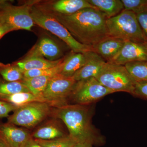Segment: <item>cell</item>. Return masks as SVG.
<instances>
[{"label": "cell", "mask_w": 147, "mask_h": 147, "mask_svg": "<svg viewBox=\"0 0 147 147\" xmlns=\"http://www.w3.org/2000/svg\"><path fill=\"white\" fill-rule=\"evenodd\" d=\"M44 7L81 44L92 47L109 36L106 24L108 18L97 9H84L66 15L53 12Z\"/></svg>", "instance_id": "obj_1"}, {"label": "cell", "mask_w": 147, "mask_h": 147, "mask_svg": "<svg viewBox=\"0 0 147 147\" xmlns=\"http://www.w3.org/2000/svg\"><path fill=\"white\" fill-rule=\"evenodd\" d=\"M56 117L62 120L68 129L69 135L77 143H101L102 138L91 123L89 110L85 105H65L56 110Z\"/></svg>", "instance_id": "obj_2"}, {"label": "cell", "mask_w": 147, "mask_h": 147, "mask_svg": "<svg viewBox=\"0 0 147 147\" xmlns=\"http://www.w3.org/2000/svg\"><path fill=\"white\" fill-rule=\"evenodd\" d=\"M37 3L32 7L30 11L34 24L49 31L63 40L72 52L85 53L92 51L91 47L78 42L47 9L43 5H37Z\"/></svg>", "instance_id": "obj_3"}, {"label": "cell", "mask_w": 147, "mask_h": 147, "mask_svg": "<svg viewBox=\"0 0 147 147\" xmlns=\"http://www.w3.org/2000/svg\"><path fill=\"white\" fill-rule=\"evenodd\" d=\"M106 24L110 36L119 38L125 42L147 41L136 14L133 11L124 10L118 15L108 18Z\"/></svg>", "instance_id": "obj_4"}, {"label": "cell", "mask_w": 147, "mask_h": 147, "mask_svg": "<svg viewBox=\"0 0 147 147\" xmlns=\"http://www.w3.org/2000/svg\"><path fill=\"white\" fill-rule=\"evenodd\" d=\"M95 78L114 93L126 92L132 95L136 82L124 65L113 63L106 62Z\"/></svg>", "instance_id": "obj_5"}, {"label": "cell", "mask_w": 147, "mask_h": 147, "mask_svg": "<svg viewBox=\"0 0 147 147\" xmlns=\"http://www.w3.org/2000/svg\"><path fill=\"white\" fill-rule=\"evenodd\" d=\"M37 2L32 1L16 6L7 1L0 0V21L10 25L15 30L32 31L34 23L31 15V9Z\"/></svg>", "instance_id": "obj_6"}, {"label": "cell", "mask_w": 147, "mask_h": 147, "mask_svg": "<svg viewBox=\"0 0 147 147\" xmlns=\"http://www.w3.org/2000/svg\"><path fill=\"white\" fill-rule=\"evenodd\" d=\"M50 105L47 102H35L18 107L8 117V123L27 128L34 127L49 115Z\"/></svg>", "instance_id": "obj_7"}, {"label": "cell", "mask_w": 147, "mask_h": 147, "mask_svg": "<svg viewBox=\"0 0 147 147\" xmlns=\"http://www.w3.org/2000/svg\"><path fill=\"white\" fill-rule=\"evenodd\" d=\"M113 93L93 77L77 82L70 96H72L77 104L86 105Z\"/></svg>", "instance_id": "obj_8"}, {"label": "cell", "mask_w": 147, "mask_h": 147, "mask_svg": "<svg viewBox=\"0 0 147 147\" xmlns=\"http://www.w3.org/2000/svg\"><path fill=\"white\" fill-rule=\"evenodd\" d=\"M76 82L73 77H67L58 74L53 76L43 92L42 97L52 105L60 102L62 105L66 98L70 96Z\"/></svg>", "instance_id": "obj_9"}, {"label": "cell", "mask_w": 147, "mask_h": 147, "mask_svg": "<svg viewBox=\"0 0 147 147\" xmlns=\"http://www.w3.org/2000/svg\"><path fill=\"white\" fill-rule=\"evenodd\" d=\"M138 61H147V41L125 42L119 55L111 63L124 65L127 63Z\"/></svg>", "instance_id": "obj_10"}, {"label": "cell", "mask_w": 147, "mask_h": 147, "mask_svg": "<svg viewBox=\"0 0 147 147\" xmlns=\"http://www.w3.org/2000/svg\"><path fill=\"white\" fill-rule=\"evenodd\" d=\"M86 60L84 66L72 76L76 82L95 78L107 62L93 51L85 53Z\"/></svg>", "instance_id": "obj_11"}, {"label": "cell", "mask_w": 147, "mask_h": 147, "mask_svg": "<svg viewBox=\"0 0 147 147\" xmlns=\"http://www.w3.org/2000/svg\"><path fill=\"white\" fill-rule=\"evenodd\" d=\"M125 41L111 36H108L92 46L93 52L97 53L107 62L111 63L121 52Z\"/></svg>", "instance_id": "obj_12"}, {"label": "cell", "mask_w": 147, "mask_h": 147, "mask_svg": "<svg viewBox=\"0 0 147 147\" xmlns=\"http://www.w3.org/2000/svg\"><path fill=\"white\" fill-rule=\"evenodd\" d=\"M0 136L9 147H22L32 138L26 130L9 123L0 125Z\"/></svg>", "instance_id": "obj_13"}, {"label": "cell", "mask_w": 147, "mask_h": 147, "mask_svg": "<svg viewBox=\"0 0 147 147\" xmlns=\"http://www.w3.org/2000/svg\"><path fill=\"white\" fill-rule=\"evenodd\" d=\"M29 53L39 55L52 61L60 59L62 56L61 50L59 45L53 40L47 37L41 38Z\"/></svg>", "instance_id": "obj_14"}, {"label": "cell", "mask_w": 147, "mask_h": 147, "mask_svg": "<svg viewBox=\"0 0 147 147\" xmlns=\"http://www.w3.org/2000/svg\"><path fill=\"white\" fill-rule=\"evenodd\" d=\"M65 57L56 61H50L39 55L28 54L23 60L15 63L23 71L32 69H46L55 67L62 62Z\"/></svg>", "instance_id": "obj_15"}, {"label": "cell", "mask_w": 147, "mask_h": 147, "mask_svg": "<svg viewBox=\"0 0 147 147\" xmlns=\"http://www.w3.org/2000/svg\"><path fill=\"white\" fill-rule=\"evenodd\" d=\"M45 7L53 12L66 15L74 14L84 9L94 8L88 0H59L53 3L50 7Z\"/></svg>", "instance_id": "obj_16"}, {"label": "cell", "mask_w": 147, "mask_h": 147, "mask_svg": "<svg viewBox=\"0 0 147 147\" xmlns=\"http://www.w3.org/2000/svg\"><path fill=\"white\" fill-rule=\"evenodd\" d=\"M86 60V57L85 53L72 52L71 54L65 58L60 74L67 77H72L84 66Z\"/></svg>", "instance_id": "obj_17"}, {"label": "cell", "mask_w": 147, "mask_h": 147, "mask_svg": "<svg viewBox=\"0 0 147 147\" xmlns=\"http://www.w3.org/2000/svg\"><path fill=\"white\" fill-rule=\"evenodd\" d=\"M90 4L104 13L107 18L118 15L124 10L121 0H88Z\"/></svg>", "instance_id": "obj_18"}, {"label": "cell", "mask_w": 147, "mask_h": 147, "mask_svg": "<svg viewBox=\"0 0 147 147\" xmlns=\"http://www.w3.org/2000/svg\"><path fill=\"white\" fill-rule=\"evenodd\" d=\"M0 100L8 102L17 107L32 102H48L43 97L36 96L31 92H21L9 95H0Z\"/></svg>", "instance_id": "obj_19"}, {"label": "cell", "mask_w": 147, "mask_h": 147, "mask_svg": "<svg viewBox=\"0 0 147 147\" xmlns=\"http://www.w3.org/2000/svg\"><path fill=\"white\" fill-rule=\"evenodd\" d=\"M53 76H42L30 78H24L21 82L32 94L42 97V93Z\"/></svg>", "instance_id": "obj_20"}, {"label": "cell", "mask_w": 147, "mask_h": 147, "mask_svg": "<svg viewBox=\"0 0 147 147\" xmlns=\"http://www.w3.org/2000/svg\"><path fill=\"white\" fill-rule=\"evenodd\" d=\"M136 82H147V61L130 62L124 65Z\"/></svg>", "instance_id": "obj_21"}, {"label": "cell", "mask_w": 147, "mask_h": 147, "mask_svg": "<svg viewBox=\"0 0 147 147\" xmlns=\"http://www.w3.org/2000/svg\"><path fill=\"white\" fill-rule=\"evenodd\" d=\"M0 74L7 82H21L24 78V71L15 63H0Z\"/></svg>", "instance_id": "obj_22"}, {"label": "cell", "mask_w": 147, "mask_h": 147, "mask_svg": "<svg viewBox=\"0 0 147 147\" xmlns=\"http://www.w3.org/2000/svg\"><path fill=\"white\" fill-rule=\"evenodd\" d=\"M65 136L63 131L57 127L48 125L38 129L33 133L32 137L35 139L52 140Z\"/></svg>", "instance_id": "obj_23"}, {"label": "cell", "mask_w": 147, "mask_h": 147, "mask_svg": "<svg viewBox=\"0 0 147 147\" xmlns=\"http://www.w3.org/2000/svg\"><path fill=\"white\" fill-rule=\"evenodd\" d=\"M21 92H30L21 82H7L0 79V95H9Z\"/></svg>", "instance_id": "obj_24"}, {"label": "cell", "mask_w": 147, "mask_h": 147, "mask_svg": "<svg viewBox=\"0 0 147 147\" xmlns=\"http://www.w3.org/2000/svg\"><path fill=\"white\" fill-rule=\"evenodd\" d=\"M42 147H73L77 142L69 135L52 140L35 139Z\"/></svg>", "instance_id": "obj_25"}, {"label": "cell", "mask_w": 147, "mask_h": 147, "mask_svg": "<svg viewBox=\"0 0 147 147\" xmlns=\"http://www.w3.org/2000/svg\"><path fill=\"white\" fill-rule=\"evenodd\" d=\"M63 61L58 65L52 68L46 69H32L24 71V78H30L42 76H54L57 74H60L63 65Z\"/></svg>", "instance_id": "obj_26"}, {"label": "cell", "mask_w": 147, "mask_h": 147, "mask_svg": "<svg viewBox=\"0 0 147 147\" xmlns=\"http://www.w3.org/2000/svg\"><path fill=\"white\" fill-rule=\"evenodd\" d=\"M124 10L131 11L135 13L147 9V0H121Z\"/></svg>", "instance_id": "obj_27"}, {"label": "cell", "mask_w": 147, "mask_h": 147, "mask_svg": "<svg viewBox=\"0 0 147 147\" xmlns=\"http://www.w3.org/2000/svg\"><path fill=\"white\" fill-rule=\"evenodd\" d=\"M132 95L147 100V82H136Z\"/></svg>", "instance_id": "obj_28"}, {"label": "cell", "mask_w": 147, "mask_h": 147, "mask_svg": "<svg viewBox=\"0 0 147 147\" xmlns=\"http://www.w3.org/2000/svg\"><path fill=\"white\" fill-rule=\"evenodd\" d=\"M18 108L8 102L0 100V118L8 117L9 113L14 112Z\"/></svg>", "instance_id": "obj_29"}, {"label": "cell", "mask_w": 147, "mask_h": 147, "mask_svg": "<svg viewBox=\"0 0 147 147\" xmlns=\"http://www.w3.org/2000/svg\"><path fill=\"white\" fill-rule=\"evenodd\" d=\"M136 14L140 27L147 40V9Z\"/></svg>", "instance_id": "obj_30"}, {"label": "cell", "mask_w": 147, "mask_h": 147, "mask_svg": "<svg viewBox=\"0 0 147 147\" xmlns=\"http://www.w3.org/2000/svg\"><path fill=\"white\" fill-rule=\"evenodd\" d=\"M14 30L15 29L10 25L0 21V40L5 35Z\"/></svg>", "instance_id": "obj_31"}, {"label": "cell", "mask_w": 147, "mask_h": 147, "mask_svg": "<svg viewBox=\"0 0 147 147\" xmlns=\"http://www.w3.org/2000/svg\"><path fill=\"white\" fill-rule=\"evenodd\" d=\"M22 147H42L36 142L35 139L31 138L29 139Z\"/></svg>", "instance_id": "obj_32"}, {"label": "cell", "mask_w": 147, "mask_h": 147, "mask_svg": "<svg viewBox=\"0 0 147 147\" xmlns=\"http://www.w3.org/2000/svg\"><path fill=\"white\" fill-rule=\"evenodd\" d=\"M93 145L89 142H79L76 143L73 147H93Z\"/></svg>", "instance_id": "obj_33"}, {"label": "cell", "mask_w": 147, "mask_h": 147, "mask_svg": "<svg viewBox=\"0 0 147 147\" xmlns=\"http://www.w3.org/2000/svg\"><path fill=\"white\" fill-rule=\"evenodd\" d=\"M0 147H9L1 136H0Z\"/></svg>", "instance_id": "obj_34"}]
</instances>
